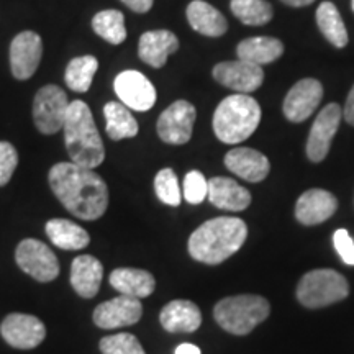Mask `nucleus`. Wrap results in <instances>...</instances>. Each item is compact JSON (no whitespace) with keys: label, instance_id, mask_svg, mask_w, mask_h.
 Returning a JSON list of instances; mask_svg holds the SVG:
<instances>
[{"label":"nucleus","instance_id":"1","mask_svg":"<svg viewBox=\"0 0 354 354\" xmlns=\"http://www.w3.org/2000/svg\"><path fill=\"white\" fill-rule=\"evenodd\" d=\"M50 187L64 209L81 220H97L109 207L105 180L87 167L57 162L50 169Z\"/></svg>","mask_w":354,"mask_h":354},{"label":"nucleus","instance_id":"2","mask_svg":"<svg viewBox=\"0 0 354 354\" xmlns=\"http://www.w3.org/2000/svg\"><path fill=\"white\" fill-rule=\"evenodd\" d=\"M248 227L241 218L218 216L202 223L189 238V253L203 264H220L243 246Z\"/></svg>","mask_w":354,"mask_h":354},{"label":"nucleus","instance_id":"3","mask_svg":"<svg viewBox=\"0 0 354 354\" xmlns=\"http://www.w3.org/2000/svg\"><path fill=\"white\" fill-rule=\"evenodd\" d=\"M63 128L71 162L87 169H94L104 162V141L100 138L94 117L86 102H71Z\"/></svg>","mask_w":354,"mask_h":354},{"label":"nucleus","instance_id":"4","mask_svg":"<svg viewBox=\"0 0 354 354\" xmlns=\"http://www.w3.org/2000/svg\"><path fill=\"white\" fill-rule=\"evenodd\" d=\"M261 122L259 104L248 94L223 99L214 113V131L221 143L236 145L250 138Z\"/></svg>","mask_w":354,"mask_h":354},{"label":"nucleus","instance_id":"5","mask_svg":"<svg viewBox=\"0 0 354 354\" xmlns=\"http://www.w3.org/2000/svg\"><path fill=\"white\" fill-rule=\"evenodd\" d=\"M271 305L261 295H233L220 300L214 308L215 322L232 335L251 333L269 317Z\"/></svg>","mask_w":354,"mask_h":354},{"label":"nucleus","instance_id":"6","mask_svg":"<svg viewBox=\"0 0 354 354\" xmlns=\"http://www.w3.org/2000/svg\"><path fill=\"white\" fill-rule=\"evenodd\" d=\"M349 284L333 269H315L300 279L297 286L299 302L307 308H323L346 299Z\"/></svg>","mask_w":354,"mask_h":354},{"label":"nucleus","instance_id":"7","mask_svg":"<svg viewBox=\"0 0 354 354\" xmlns=\"http://www.w3.org/2000/svg\"><path fill=\"white\" fill-rule=\"evenodd\" d=\"M69 100L66 92L57 86H44L39 88L33 100L35 127L43 135H55L63 130Z\"/></svg>","mask_w":354,"mask_h":354},{"label":"nucleus","instance_id":"8","mask_svg":"<svg viewBox=\"0 0 354 354\" xmlns=\"http://www.w3.org/2000/svg\"><path fill=\"white\" fill-rule=\"evenodd\" d=\"M15 261L21 271L38 282H51L59 276V261L50 246L35 238H26L17 246Z\"/></svg>","mask_w":354,"mask_h":354},{"label":"nucleus","instance_id":"9","mask_svg":"<svg viewBox=\"0 0 354 354\" xmlns=\"http://www.w3.org/2000/svg\"><path fill=\"white\" fill-rule=\"evenodd\" d=\"M196 117V107L190 102H174L159 117L156 125L159 138L167 145H185L192 138Z\"/></svg>","mask_w":354,"mask_h":354},{"label":"nucleus","instance_id":"10","mask_svg":"<svg viewBox=\"0 0 354 354\" xmlns=\"http://www.w3.org/2000/svg\"><path fill=\"white\" fill-rule=\"evenodd\" d=\"M115 94L123 105L136 112H146L156 104V88L138 71H123L113 81Z\"/></svg>","mask_w":354,"mask_h":354},{"label":"nucleus","instance_id":"11","mask_svg":"<svg viewBox=\"0 0 354 354\" xmlns=\"http://www.w3.org/2000/svg\"><path fill=\"white\" fill-rule=\"evenodd\" d=\"M0 335L12 348L33 349L46 338V326L28 313H10L0 325Z\"/></svg>","mask_w":354,"mask_h":354},{"label":"nucleus","instance_id":"12","mask_svg":"<svg viewBox=\"0 0 354 354\" xmlns=\"http://www.w3.org/2000/svg\"><path fill=\"white\" fill-rule=\"evenodd\" d=\"M342 117V107L338 104H335V102L326 105L318 113L307 140V156L310 161L320 162L328 156L331 141H333L336 131H338Z\"/></svg>","mask_w":354,"mask_h":354},{"label":"nucleus","instance_id":"13","mask_svg":"<svg viewBox=\"0 0 354 354\" xmlns=\"http://www.w3.org/2000/svg\"><path fill=\"white\" fill-rule=\"evenodd\" d=\"M214 77L221 86L233 88L238 94H251L263 86L264 71L248 61H225L214 68Z\"/></svg>","mask_w":354,"mask_h":354},{"label":"nucleus","instance_id":"14","mask_svg":"<svg viewBox=\"0 0 354 354\" xmlns=\"http://www.w3.org/2000/svg\"><path fill=\"white\" fill-rule=\"evenodd\" d=\"M43 55L41 37L35 32H21L12 39L10 69L13 77L26 81L37 73Z\"/></svg>","mask_w":354,"mask_h":354},{"label":"nucleus","instance_id":"15","mask_svg":"<svg viewBox=\"0 0 354 354\" xmlns=\"http://www.w3.org/2000/svg\"><path fill=\"white\" fill-rule=\"evenodd\" d=\"M143 315V305L140 299L118 295L107 302L100 304L94 310V323L99 328L113 330L120 326H130L140 322Z\"/></svg>","mask_w":354,"mask_h":354},{"label":"nucleus","instance_id":"16","mask_svg":"<svg viewBox=\"0 0 354 354\" xmlns=\"http://www.w3.org/2000/svg\"><path fill=\"white\" fill-rule=\"evenodd\" d=\"M323 87L317 79H302L290 88L284 99V115L289 122L302 123L312 117L320 105Z\"/></svg>","mask_w":354,"mask_h":354},{"label":"nucleus","instance_id":"17","mask_svg":"<svg viewBox=\"0 0 354 354\" xmlns=\"http://www.w3.org/2000/svg\"><path fill=\"white\" fill-rule=\"evenodd\" d=\"M338 201L333 194L323 189H310L299 197L295 218L302 225H320L333 216Z\"/></svg>","mask_w":354,"mask_h":354},{"label":"nucleus","instance_id":"18","mask_svg":"<svg viewBox=\"0 0 354 354\" xmlns=\"http://www.w3.org/2000/svg\"><path fill=\"white\" fill-rule=\"evenodd\" d=\"M225 166L248 183H261L271 171L269 159L251 148H234L225 156Z\"/></svg>","mask_w":354,"mask_h":354},{"label":"nucleus","instance_id":"19","mask_svg":"<svg viewBox=\"0 0 354 354\" xmlns=\"http://www.w3.org/2000/svg\"><path fill=\"white\" fill-rule=\"evenodd\" d=\"M179 48V39L169 30H153L141 35L138 44V56L143 63L151 68H162L167 57Z\"/></svg>","mask_w":354,"mask_h":354},{"label":"nucleus","instance_id":"20","mask_svg":"<svg viewBox=\"0 0 354 354\" xmlns=\"http://www.w3.org/2000/svg\"><path fill=\"white\" fill-rule=\"evenodd\" d=\"M209 198L216 209L243 212L250 207L251 194L230 177H214L209 180Z\"/></svg>","mask_w":354,"mask_h":354},{"label":"nucleus","instance_id":"21","mask_svg":"<svg viewBox=\"0 0 354 354\" xmlns=\"http://www.w3.org/2000/svg\"><path fill=\"white\" fill-rule=\"evenodd\" d=\"M104 279V266L91 254H81L71 266V286L82 299L95 297Z\"/></svg>","mask_w":354,"mask_h":354},{"label":"nucleus","instance_id":"22","mask_svg":"<svg viewBox=\"0 0 354 354\" xmlns=\"http://www.w3.org/2000/svg\"><path fill=\"white\" fill-rule=\"evenodd\" d=\"M159 322L169 333H192L202 325V313L190 300H172L161 310Z\"/></svg>","mask_w":354,"mask_h":354},{"label":"nucleus","instance_id":"23","mask_svg":"<svg viewBox=\"0 0 354 354\" xmlns=\"http://www.w3.org/2000/svg\"><path fill=\"white\" fill-rule=\"evenodd\" d=\"M110 286L120 295H128L133 299H145L151 295L156 289V281L153 274L143 269L118 268L110 274Z\"/></svg>","mask_w":354,"mask_h":354},{"label":"nucleus","instance_id":"24","mask_svg":"<svg viewBox=\"0 0 354 354\" xmlns=\"http://www.w3.org/2000/svg\"><path fill=\"white\" fill-rule=\"evenodd\" d=\"M187 20L190 26L203 37L218 38L227 33L228 24L223 13L216 10L214 6L203 2V0H194L187 7Z\"/></svg>","mask_w":354,"mask_h":354},{"label":"nucleus","instance_id":"25","mask_svg":"<svg viewBox=\"0 0 354 354\" xmlns=\"http://www.w3.org/2000/svg\"><path fill=\"white\" fill-rule=\"evenodd\" d=\"M284 53V44L277 38L271 37H253L243 39L236 48L238 59L248 61V63L258 64L263 68V64L274 63Z\"/></svg>","mask_w":354,"mask_h":354},{"label":"nucleus","instance_id":"26","mask_svg":"<svg viewBox=\"0 0 354 354\" xmlns=\"http://www.w3.org/2000/svg\"><path fill=\"white\" fill-rule=\"evenodd\" d=\"M46 234L53 245L66 251L82 250L91 243V236L86 230L66 218H53L48 221Z\"/></svg>","mask_w":354,"mask_h":354},{"label":"nucleus","instance_id":"27","mask_svg":"<svg viewBox=\"0 0 354 354\" xmlns=\"http://www.w3.org/2000/svg\"><path fill=\"white\" fill-rule=\"evenodd\" d=\"M105 120H107V135L115 141L133 138L138 135V122L135 120L130 109L118 102H109L104 107Z\"/></svg>","mask_w":354,"mask_h":354},{"label":"nucleus","instance_id":"28","mask_svg":"<svg viewBox=\"0 0 354 354\" xmlns=\"http://www.w3.org/2000/svg\"><path fill=\"white\" fill-rule=\"evenodd\" d=\"M317 24L320 32L335 48H344L349 41L348 30L338 8L331 2H322L317 8Z\"/></svg>","mask_w":354,"mask_h":354},{"label":"nucleus","instance_id":"29","mask_svg":"<svg viewBox=\"0 0 354 354\" xmlns=\"http://www.w3.org/2000/svg\"><path fill=\"white\" fill-rule=\"evenodd\" d=\"M99 69V61L95 56H79L74 57L73 61L68 64L64 74L66 86L74 92H87L92 86L94 76Z\"/></svg>","mask_w":354,"mask_h":354},{"label":"nucleus","instance_id":"30","mask_svg":"<svg viewBox=\"0 0 354 354\" xmlns=\"http://www.w3.org/2000/svg\"><path fill=\"white\" fill-rule=\"evenodd\" d=\"M92 28L110 44H122L127 38L125 17L118 10H102L92 19Z\"/></svg>","mask_w":354,"mask_h":354},{"label":"nucleus","instance_id":"31","mask_svg":"<svg viewBox=\"0 0 354 354\" xmlns=\"http://www.w3.org/2000/svg\"><path fill=\"white\" fill-rule=\"evenodd\" d=\"M230 7L233 15L245 25H266L272 19V7L266 0H232Z\"/></svg>","mask_w":354,"mask_h":354},{"label":"nucleus","instance_id":"32","mask_svg":"<svg viewBox=\"0 0 354 354\" xmlns=\"http://www.w3.org/2000/svg\"><path fill=\"white\" fill-rule=\"evenodd\" d=\"M154 190H156V196L159 201L166 205L177 207L180 203V187H179V179H177L176 172L166 167L161 169L154 177Z\"/></svg>","mask_w":354,"mask_h":354},{"label":"nucleus","instance_id":"33","mask_svg":"<svg viewBox=\"0 0 354 354\" xmlns=\"http://www.w3.org/2000/svg\"><path fill=\"white\" fill-rule=\"evenodd\" d=\"M102 354H146L141 343L131 333H117L100 339Z\"/></svg>","mask_w":354,"mask_h":354},{"label":"nucleus","instance_id":"34","mask_svg":"<svg viewBox=\"0 0 354 354\" xmlns=\"http://www.w3.org/2000/svg\"><path fill=\"white\" fill-rule=\"evenodd\" d=\"M209 196V180L201 171H190L184 177V198L192 205L202 203Z\"/></svg>","mask_w":354,"mask_h":354},{"label":"nucleus","instance_id":"35","mask_svg":"<svg viewBox=\"0 0 354 354\" xmlns=\"http://www.w3.org/2000/svg\"><path fill=\"white\" fill-rule=\"evenodd\" d=\"M19 166V153L8 141H0V187L8 184Z\"/></svg>","mask_w":354,"mask_h":354},{"label":"nucleus","instance_id":"36","mask_svg":"<svg viewBox=\"0 0 354 354\" xmlns=\"http://www.w3.org/2000/svg\"><path fill=\"white\" fill-rule=\"evenodd\" d=\"M333 245L336 253L339 254V258L348 266H354V241L348 230H336L333 234Z\"/></svg>","mask_w":354,"mask_h":354},{"label":"nucleus","instance_id":"37","mask_svg":"<svg viewBox=\"0 0 354 354\" xmlns=\"http://www.w3.org/2000/svg\"><path fill=\"white\" fill-rule=\"evenodd\" d=\"M122 2L133 12L146 13L151 10L154 0H122Z\"/></svg>","mask_w":354,"mask_h":354},{"label":"nucleus","instance_id":"38","mask_svg":"<svg viewBox=\"0 0 354 354\" xmlns=\"http://www.w3.org/2000/svg\"><path fill=\"white\" fill-rule=\"evenodd\" d=\"M343 117L349 125L354 127V86L346 99V105H344V110H343Z\"/></svg>","mask_w":354,"mask_h":354},{"label":"nucleus","instance_id":"39","mask_svg":"<svg viewBox=\"0 0 354 354\" xmlns=\"http://www.w3.org/2000/svg\"><path fill=\"white\" fill-rule=\"evenodd\" d=\"M174 354H202V351H201V348L196 346V344L183 343L176 348Z\"/></svg>","mask_w":354,"mask_h":354},{"label":"nucleus","instance_id":"40","mask_svg":"<svg viewBox=\"0 0 354 354\" xmlns=\"http://www.w3.org/2000/svg\"><path fill=\"white\" fill-rule=\"evenodd\" d=\"M282 2L290 7H307L310 3L315 2V0H282Z\"/></svg>","mask_w":354,"mask_h":354},{"label":"nucleus","instance_id":"41","mask_svg":"<svg viewBox=\"0 0 354 354\" xmlns=\"http://www.w3.org/2000/svg\"><path fill=\"white\" fill-rule=\"evenodd\" d=\"M351 7H353V10H354V0H351Z\"/></svg>","mask_w":354,"mask_h":354}]
</instances>
